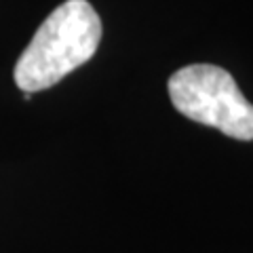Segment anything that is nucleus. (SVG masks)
I'll use <instances>...</instances> for the list:
<instances>
[{"label":"nucleus","instance_id":"1","mask_svg":"<svg viewBox=\"0 0 253 253\" xmlns=\"http://www.w3.org/2000/svg\"><path fill=\"white\" fill-rule=\"evenodd\" d=\"M101 19L86 0L57 6L15 63V84L23 93L44 91L89 61L101 41Z\"/></svg>","mask_w":253,"mask_h":253},{"label":"nucleus","instance_id":"2","mask_svg":"<svg viewBox=\"0 0 253 253\" xmlns=\"http://www.w3.org/2000/svg\"><path fill=\"white\" fill-rule=\"evenodd\" d=\"M169 97L190 121L219 129L234 139H253V106L224 68L194 63L177 70L169 78Z\"/></svg>","mask_w":253,"mask_h":253}]
</instances>
